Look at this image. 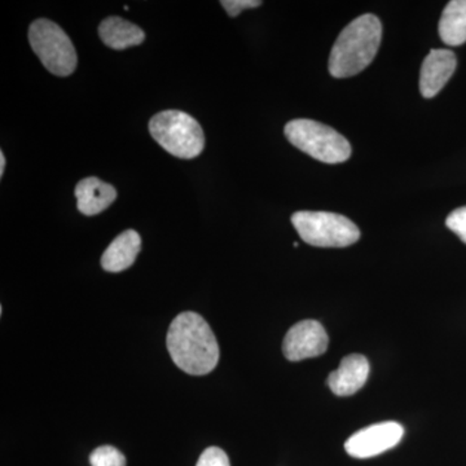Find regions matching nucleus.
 Instances as JSON below:
<instances>
[{
  "instance_id": "1",
  "label": "nucleus",
  "mask_w": 466,
  "mask_h": 466,
  "mask_svg": "<svg viewBox=\"0 0 466 466\" xmlns=\"http://www.w3.org/2000/svg\"><path fill=\"white\" fill-rule=\"evenodd\" d=\"M167 342L174 363L188 375H208L219 361L216 336L207 320L196 312H183L174 319Z\"/></svg>"
},
{
  "instance_id": "2",
  "label": "nucleus",
  "mask_w": 466,
  "mask_h": 466,
  "mask_svg": "<svg viewBox=\"0 0 466 466\" xmlns=\"http://www.w3.org/2000/svg\"><path fill=\"white\" fill-rule=\"evenodd\" d=\"M382 24L376 15L355 18L339 34L330 51L329 73L334 78H350L363 72L379 52Z\"/></svg>"
},
{
  "instance_id": "3",
  "label": "nucleus",
  "mask_w": 466,
  "mask_h": 466,
  "mask_svg": "<svg viewBox=\"0 0 466 466\" xmlns=\"http://www.w3.org/2000/svg\"><path fill=\"white\" fill-rule=\"evenodd\" d=\"M285 137L296 148L324 164H342L351 157L349 140L329 126L312 119H293L284 128Z\"/></svg>"
},
{
  "instance_id": "4",
  "label": "nucleus",
  "mask_w": 466,
  "mask_h": 466,
  "mask_svg": "<svg viewBox=\"0 0 466 466\" xmlns=\"http://www.w3.org/2000/svg\"><path fill=\"white\" fill-rule=\"evenodd\" d=\"M149 133L167 152L175 157H198L205 148V135L201 125L180 110H165L149 121Z\"/></svg>"
},
{
  "instance_id": "5",
  "label": "nucleus",
  "mask_w": 466,
  "mask_h": 466,
  "mask_svg": "<svg viewBox=\"0 0 466 466\" xmlns=\"http://www.w3.org/2000/svg\"><path fill=\"white\" fill-rule=\"evenodd\" d=\"M291 223L306 244L318 248H346L360 238V229L341 214L297 211Z\"/></svg>"
},
{
  "instance_id": "6",
  "label": "nucleus",
  "mask_w": 466,
  "mask_h": 466,
  "mask_svg": "<svg viewBox=\"0 0 466 466\" xmlns=\"http://www.w3.org/2000/svg\"><path fill=\"white\" fill-rule=\"evenodd\" d=\"M29 42L36 56L52 75L67 76L75 72L78 57L67 34L46 18L34 21Z\"/></svg>"
},
{
  "instance_id": "7",
  "label": "nucleus",
  "mask_w": 466,
  "mask_h": 466,
  "mask_svg": "<svg viewBox=\"0 0 466 466\" xmlns=\"http://www.w3.org/2000/svg\"><path fill=\"white\" fill-rule=\"evenodd\" d=\"M404 435L403 426L395 421L381 422L367 426L349 438L345 443L346 452L355 459L375 458L394 449Z\"/></svg>"
},
{
  "instance_id": "8",
  "label": "nucleus",
  "mask_w": 466,
  "mask_h": 466,
  "mask_svg": "<svg viewBox=\"0 0 466 466\" xmlns=\"http://www.w3.org/2000/svg\"><path fill=\"white\" fill-rule=\"evenodd\" d=\"M329 345V337L321 323L303 320L290 328L283 342L284 357L290 361L323 355Z\"/></svg>"
},
{
  "instance_id": "9",
  "label": "nucleus",
  "mask_w": 466,
  "mask_h": 466,
  "mask_svg": "<svg viewBox=\"0 0 466 466\" xmlns=\"http://www.w3.org/2000/svg\"><path fill=\"white\" fill-rule=\"evenodd\" d=\"M458 66L456 55L446 48L431 50L420 72V92L425 99H433L447 85Z\"/></svg>"
},
{
  "instance_id": "10",
  "label": "nucleus",
  "mask_w": 466,
  "mask_h": 466,
  "mask_svg": "<svg viewBox=\"0 0 466 466\" xmlns=\"http://www.w3.org/2000/svg\"><path fill=\"white\" fill-rule=\"evenodd\" d=\"M370 361L360 354L342 359L341 364L328 377V386L339 397H350L363 389L370 377Z\"/></svg>"
},
{
  "instance_id": "11",
  "label": "nucleus",
  "mask_w": 466,
  "mask_h": 466,
  "mask_svg": "<svg viewBox=\"0 0 466 466\" xmlns=\"http://www.w3.org/2000/svg\"><path fill=\"white\" fill-rule=\"evenodd\" d=\"M75 193L76 208L87 217L103 213L116 198L115 187L94 177H86L78 182Z\"/></svg>"
},
{
  "instance_id": "12",
  "label": "nucleus",
  "mask_w": 466,
  "mask_h": 466,
  "mask_svg": "<svg viewBox=\"0 0 466 466\" xmlns=\"http://www.w3.org/2000/svg\"><path fill=\"white\" fill-rule=\"evenodd\" d=\"M140 250H142V238L139 233L134 229H128L116 236L108 249L104 251L101 257V267L113 274L125 271L134 265Z\"/></svg>"
},
{
  "instance_id": "13",
  "label": "nucleus",
  "mask_w": 466,
  "mask_h": 466,
  "mask_svg": "<svg viewBox=\"0 0 466 466\" xmlns=\"http://www.w3.org/2000/svg\"><path fill=\"white\" fill-rule=\"evenodd\" d=\"M99 35L104 45L113 50H126L142 45L146 34L139 26L121 17H108L100 24Z\"/></svg>"
},
{
  "instance_id": "14",
  "label": "nucleus",
  "mask_w": 466,
  "mask_h": 466,
  "mask_svg": "<svg viewBox=\"0 0 466 466\" xmlns=\"http://www.w3.org/2000/svg\"><path fill=\"white\" fill-rule=\"evenodd\" d=\"M440 36L451 47H458L466 42V0H452L441 12Z\"/></svg>"
},
{
  "instance_id": "15",
  "label": "nucleus",
  "mask_w": 466,
  "mask_h": 466,
  "mask_svg": "<svg viewBox=\"0 0 466 466\" xmlns=\"http://www.w3.org/2000/svg\"><path fill=\"white\" fill-rule=\"evenodd\" d=\"M91 466H126V458L121 451L113 446H101L90 455Z\"/></svg>"
},
{
  "instance_id": "16",
  "label": "nucleus",
  "mask_w": 466,
  "mask_h": 466,
  "mask_svg": "<svg viewBox=\"0 0 466 466\" xmlns=\"http://www.w3.org/2000/svg\"><path fill=\"white\" fill-rule=\"evenodd\" d=\"M446 226L466 244V207L456 208L447 217Z\"/></svg>"
},
{
  "instance_id": "17",
  "label": "nucleus",
  "mask_w": 466,
  "mask_h": 466,
  "mask_svg": "<svg viewBox=\"0 0 466 466\" xmlns=\"http://www.w3.org/2000/svg\"><path fill=\"white\" fill-rule=\"evenodd\" d=\"M196 466H231V464L225 451L218 447H208L201 453Z\"/></svg>"
},
{
  "instance_id": "18",
  "label": "nucleus",
  "mask_w": 466,
  "mask_h": 466,
  "mask_svg": "<svg viewBox=\"0 0 466 466\" xmlns=\"http://www.w3.org/2000/svg\"><path fill=\"white\" fill-rule=\"evenodd\" d=\"M220 5L226 9L229 17H238L240 12L245 11V9L260 7L262 2L260 0H223Z\"/></svg>"
},
{
  "instance_id": "19",
  "label": "nucleus",
  "mask_w": 466,
  "mask_h": 466,
  "mask_svg": "<svg viewBox=\"0 0 466 466\" xmlns=\"http://www.w3.org/2000/svg\"><path fill=\"white\" fill-rule=\"evenodd\" d=\"M5 153L0 152V177H3V175H5Z\"/></svg>"
},
{
  "instance_id": "20",
  "label": "nucleus",
  "mask_w": 466,
  "mask_h": 466,
  "mask_svg": "<svg viewBox=\"0 0 466 466\" xmlns=\"http://www.w3.org/2000/svg\"><path fill=\"white\" fill-rule=\"evenodd\" d=\"M293 247L294 248H299V242H293Z\"/></svg>"
}]
</instances>
